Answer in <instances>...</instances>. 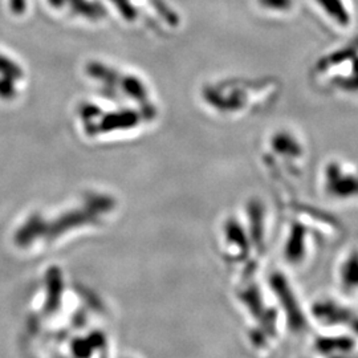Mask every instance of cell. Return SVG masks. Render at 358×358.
<instances>
[{
  "instance_id": "cell-4",
  "label": "cell",
  "mask_w": 358,
  "mask_h": 358,
  "mask_svg": "<svg viewBox=\"0 0 358 358\" xmlns=\"http://www.w3.org/2000/svg\"><path fill=\"white\" fill-rule=\"evenodd\" d=\"M13 88L10 87L8 81L1 78V80H0V96H1V97H8V96L13 94Z\"/></svg>"
},
{
  "instance_id": "cell-1",
  "label": "cell",
  "mask_w": 358,
  "mask_h": 358,
  "mask_svg": "<svg viewBox=\"0 0 358 358\" xmlns=\"http://www.w3.org/2000/svg\"><path fill=\"white\" fill-rule=\"evenodd\" d=\"M312 76L322 92L357 96L358 44L322 56L313 68Z\"/></svg>"
},
{
  "instance_id": "cell-2",
  "label": "cell",
  "mask_w": 358,
  "mask_h": 358,
  "mask_svg": "<svg viewBox=\"0 0 358 358\" xmlns=\"http://www.w3.org/2000/svg\"><path fill=\"white\" fill-rule=\"evenodd\" d=\"M322 195L333 203L358 202V162L331 158L320 171Z\"/></svg>"
},
{
  "instance_id": "cell-3",
  "label": "cell",
  "mask_w": 358,
  "mask_h": 358,
  "mask_svg": "<svg viewBox=\"0 0 358 358\" xmlns=\"http://www.w3.org/2000/svg\"><path fill=\"white\" fill-rule=\"evenodd\" d=\"M0 73L8 78H17V76H20V71L16 68V65L11 64L3 56H0Z\"/></svg>"
}]
</instances>
